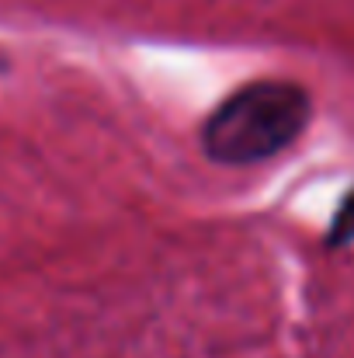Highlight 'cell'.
<instances>
[{
    "label": "cell",
    "instance_id": "6da1fadb",
    "mask_svg": "<svg viewBox=\"0 0 354 358\" xmlns=\"http://www.w3.org/2000/svg\"><path fill=\"white\" fill-rule=\"evenodd\" d=\"M309 94L288 80H257L233 91L202 129V146L216 164H260L306 129Z\"/></svg>",
    "mask_w": 354,
    "mask_h": 358
},
{
    "label": "cell",
    "instance_id": "3957f363",
    "mask_svg": "<svg viewBox=\"0 0 354 358\" xmlns=\"http://www.w3.org/2000/svg\"><path fill=\"white\" fill-rule=\"evenodd\" d=\"M0 70H3V56H0Z\"/></svg>",
    "mask_w": 354,
    "mask_h": 358
},
{
    "label": "cell",
    "instance_id": "7a4b0ae2",
    "mask_svg": "<svg viewBox=\"0 0 354 358\" xmlns=\"http://www.w3.org/2000/svg\"><path fill=\"white\" fill-rule=\"evenodd\" d=\"M330 240H334V243H348V240H354V192L344 199V206H341L337 216H334Z\"/></svg>",
    "mask_w": 354,
    "mask_h": 358
}]
</instances>
